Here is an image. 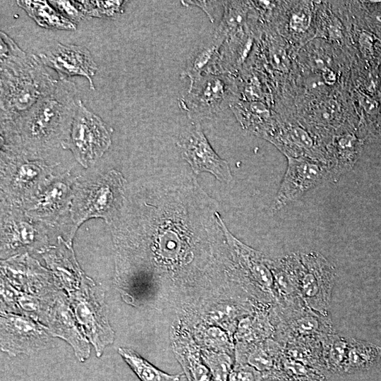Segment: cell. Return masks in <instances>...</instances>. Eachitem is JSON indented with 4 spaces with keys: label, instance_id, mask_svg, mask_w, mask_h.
Wrapping results in <instances>:
<instances>
[{
    "label": "cell",
    "instance_id": "2e32d148",
    "mask_svg": "<svg viewBox=\"0 0 381 381\" xmlns=\"http://www.w3.org/2000/svg\"><path fill=\"white\" fill-rule=\"evenodd\" d=\"M53 337L69 344L80 362L90 354V342L81 332L71 306L68 296L62 289L56 294L44 324Z\"/></svg>",
    "mask_w": 381,
    "mask_h": 381
},
{
    "label": "cell",
    "instance_id": "d590c367",
    "mask_svg": "<svg viewBox=\"0 0 381 381\" xmlns=\"http://www.w3.org/2000/svg\"><path fill=\"white\" fill-rule=\"evenodd\" d=\"M310 16L303 9L292 13L289 20V27L295 32H304L308 27Z\"/></svg>",
    "mask_w": 381,
    "mask_h": 381
},
{
    "label": "cell",
    "instance_id": "603a6c76",
    "mask_svg": "<svg viewBox=\"0 0 381 381\" xmlns=\"http://www.w3.org/2000/svg\"><path fill=\"white\" fill-rule=\"evenodd\" d=\"M16 2L18 6L42 28L61 30L77 29L76 24L66 18L47 1L18 0Z\"/></svg>",
    "mask_w": 381,
    "mask_h": 381
},
{
    "label": "cell",
    "instance_id": "5bb4252c",
    "mask_svg": "<svg viewBox=\"0 0 381 381\" xmlns=\"http://www.w3.org/2000/svg\"><path fill=\"white\" fill-rule=\"evenodd\" d=\"M1 167L8 172V192L30 199L49 179V168L42 161L28 159L26 155L7 149L1 151Z\"/></svg>",
    "mask_w": 381,
    "mask_h": 381
},
{
    "label": "cell",
    "instance_id": "7a4b0ae2",
    "mask_svg": "<svg viewBox=\"0 0 381 381\" xmlns=\"http://www.w3.org/2000/svg\"><path fill=\"white\" fill-rule=\"evenodd\" d=\"M1 123L16 119L47 95L56 80L34 54H27L0 32Z\"/></svg>",
    "mask_w": 381,
    "mask_h": 381
},
{
    "label": "cell",
    "instance_id": "4dcf8cb0",
    "mask_svg": "<svg viewBox=\"0 0 381 381\" xmlns=\"http://www.w3.org/2000/svg\"><path fill=\"white\" fill-rule=\"evenodd\" d=\"M87 17H114L123 12V1H79Z\"/></svg>",
    "mask_w": 381,
    "mask_h": 381
},
{
    "label": "cell",
    "instance_id": "3957f363",
    "mask_svg": "<svg viewBox=\"0 0 381 381\" xmlns=\"http://www.w3.org/2000/svg\"><path fill=\"white\" fill-rule=\"evenodd\" d=\"M68 296L81 332L100 357L115 337L109 322L104 290L85 274L79 288Z\"/></svg>",
    "mask_w": 381,
    "mask_h": 381
},
{
    "label": "cell",
    "instance_id": "5b68a950",
    "mask_svg": "<svg viewBox=\"0 0 381 381\" xmlns=\"http://www.w3.org/2000/svg\"><path fill=\"white\" fill-rule=\"evenodd\" d=\"M275 337L281 345L286 343H322L336 333L329 316L310 309L301 298L287 304H277L273 310Z\"/></svg>",
    "mask_w": 381,
    "mask_h": 381
},
{
    "label": "cell",
    "instance_id": "cb8c5ba5",
    "mask_svg": "<svg viewBox=\"0 0 381 381\" xmlns=\"http://www.w3.org/2000/svg\"><path fill=\"white\" fill-rule=\"evenodd\" d=\"M267 380L276 381H326L320 370L305 365L282 352Z\"/></svg>",
    "mask_w": 381,
    "mask_h": 381
},
{
    "label": "cell",
    "instance_id": "52a82bcc",
    "mask_svg": "<svg viewBox=\"0 0 381 381\" xmlns=\"http://www.w3.org/2000/svg\"><path fill=\"white\" fill-rule=\"evenodd\" d=\"M111 134L112 129L78 99L69 137L61 146L71 150L77 162L87 168L109 150Z\"/></svg>",
    "mask_w": 381,
    "mask_h": 381
},
{
    "label": "cell",
    "instance_id": "44dd1931",
    "mask_svg": "<svg viewBox=\"0 0 381 381\" xmlns=\"http://www.w3.org/2000/svg\"><path fill=\"white\" fill-rule=\"evenodd\" d=\"M363 145V140L351 132L340 133L332 138L324 147L331 181H337L353 169L361 154Z\"/></svg>",
    "mask_w": 381,
    "mask_h": 381
},
{
    "label": "cell",
    "instance_id": "8d00e7d4",
    "mask_svg": "<svg viewBox=\"0 0 381 381\" xmlns=\"http://www.w3.org/2000/svg\"><path fill=\"white\" fill-rule=\"evenodd\" d=\"M182 4L185 6L186 5H194L201 8L207 15L210 21L213 23L214 18L213 16V9L212 5L214 1H181Z\"/></svg>",
    "mask_w": 381,
    "mask_h": 381
},
{
    "label": "cell",
    "instance_id": "f1b7e54d",
    "mask_svg": "<svg viewBox=\"0 0 381 381\" xmlns=\"http://www.w3.org/2000/svg\"><path fill=\"white\" fill-rule=\"evenodd\" d=\"M176 355L188 381H212L208 368L197 351L177 350Z\"/></svg>",
    "mask_w": 381,
    "mask_h": 381
},
{
    "label": "cell",
    "instance_id": "4fadbf2b",
    "mask_svg": "<svg viewBox=\"0 0 381 381\" xmlns=\"http://www.w3.org/2000/svg\"><path fill=\"white\" fill-rule=\"evenodd\" d=\"M1 262V277L22 293L49 298L61 289L51 271L45 270L27 253Z\"/></svg>",
    "mask_w": 381,
    "mask_h": 381
},
{
    "label": "cell",
    "instance_id": "484cf974",
    "mask_svg": "<svg viewBox=\"0 0 381 381\" xmlns=\"http://www.w3.org/2000/svg\"><path fill=\"white\" fill-rule=\"evenodd\" d=\"M118 353L140 381H180L182 374H169L153 365L134 350L119 347Z\"/></svg>",
    "mask_w": 381,
    "mask_h": 381
},
{
    "label": "cell",
    "instance_id": "836d02e7",
    "mask_svg": "<svg viewBox=\"0 0 381 381\" xmlns=\"http://www.w3.org/2000/svg\"><path fill=\"white\" fill-rule=\"evenodd\" d=\"M364 5L365 23L381 40V1H367Z\"/></svg>",
    "mask_w": 381,
    "mask_h": 381
},
{
    "label": "cell",
    "instance_id": "d6a6232c",
    "mask_svg": "<svg viewBox=\"0 0 381 381\" xmlns=\"http://www.w3.org/2000/svg\"><path fill=\"white\" fill-rule=\"evenodd\" d=\"M55 9L66 18L77 24L87 18L79 1H49Z\"/></svg>",
    "mask_w": 381,
    "mask_h": 381
},
{
    "label": "cell",
    "instance_id": "e0dca14e",
    "mask_svg": "<svg viewBox=\"0 0 381 381\" xmlns=\"http://www.w3.org/2000/svg\"><path fill=\"white\" fill-rule=\"evenodd\" d=\"M7 218L1 226V258H11L28 250L42 253L48 248L45 246V238L29 219L16 214Z\"/></svg>",
    "mask_w": 381,
    "mask_h": 381
},
{
    "label": "cell",
    "instance_id": "d6986e66",
    "mask_svg": "<svg viewBox=\"0 0 381 381\" xmlns=\"http://www.w3.org/2000/svg\"><path fill=\"white\" fill-rule=\"evenodd\" d=\"M59 287L67 295L78 289L85 273L80 270L71 243L59 238L58 245L41 253Z\"/></svg>",
    "mask_w": 381,
    "mask_h": 381
},
{
    "label": "cell",
    "instance_id": "277c9868",
    "mask_svg": "<svg viewBox=\"0 0 381 381\" xmlns=\"http://www.w3.org/2000/svg\"><path fill=\"white\" fill-rule=\"evenodd\" d=\"M237 92L235 78L230 74L209 73L190 83L186 95L179 100V106L190 119L199 122L231 107Z\"/></svg>",
    "mask_w": 381,
    "mask_h": 381
},
{
    "label": "cell",
    "instance_id": "7c38bea8",
    "mask_svg": "<svg viewBox=\"0 0 381 381\" xmlns=\"http://www.w3.org/2000/svg\"><path fill=\"white\" fill-rule=\"evenodd\" d=\"M177 145L195 174L208 172L221 182L232 181L229 163L212 147L199 122H194L185 129L179 136Z\"/></svg>",
    "mask_w": 381,
    "mask_h": 381
},
{
    "label": "cell",
    "instance_id": "8992f818",
    "mask_svg": "<svg viewBox=\"0 0 381 381\" xmlns=\"http://www.w3.org/2000/svg\"><path fill=\"white\" fill-rule=\"evenodd\" d=\"M125 182L121 173L112 169L78 193L71 208L74 223L72 237L77 228L89 219L111 221L121 205Z\"/></svg>",
    "mask_w": 381,
    "mask_h": 381
},
{
    "label": "cell",
    "instance_id": "f546056e",
    "mask_svg": "<svg viewBox=\"0 0 381 381\" xmlns=\"http://www.w3.org/2000/svg\"><path fill=\"white\" fill-rule=\"evenodd\" d=\"M201 356L211 373L212 381H228L235 364L228 353L203 350Z\"/></svg>",
    "mask_w": 381,
    "mask_h": 381
},
{
    "label": "cell",
    "instance_id": "e575fe53",
    "mask_svg": "<svg viewBox=\"0 0 381 381\" xmlns=\"http://www.w3.org/2000/svg\"><path fill=\"white\" fill-rule=\"evenodd\" d=\"M261 373L248 364L235 363L228 381H262Z\"/></svg>",
    "mask_w": 381,
    "mask_h": 381
},
{
    "label": "cell",
    "instance_id": "6da1fadb",
    "mask_svg": "<svg viewBox=\"0 0 381 381\" xmlns=\"http://www.w3.org/2000/svg\"><path fill=\"white\" fill-rule=\"evenodd\" d=\"M75 83L59 80L54 88L16 119L1 123V148L38 157L68 138L78 100Z\"/></svg>",
    "mask_w": 381,
    "mask_h": 381
},
{
    "label": "cell",
    "instance_id": "83f0119b",
    "mask_svg": "<svg viewBox=\"0 0 381 381\" xmlns=\"http://www.w3.org/2000/svg\"><path fill=\"white\" fill-rule=\"evenodd\" d=\"M322 343L292 342L282 345L283 353L305 365L326 371Z\"/></svg>",
    "mask_w": 381,
    "mask_h": 381
},
{
    "label": "cell",
    "instance_id": "ffe728a7",
    "mask_svg": "<svg viewBox=\"0 0 381 381\" xmlns=\"http://www.w3.org/2000/svg\"><path fill=\"white\" fill-rule=\"evenodd\" d=\"M274 280L277 304L284 305L300 298L299 285L302 271L300 253H293L268 260Z\"/></svg>",
    "mask_w": 381,
    "mask_h": 381
},
{
    "label": "cell",
    "instance_id": "1f68e13d",
    "mask_svg": "<svg viewBox=\"0 0 381 381\" xmlns=\"http://www.w3.org/2000/svg\"><path fill=\"white\" fill-rule=\"evenodd\" d=\"M202 341L214 351L229 353L232 344L228 334L218 327H209L201 332Z\"/></svg>",
    "mask_w": 381,
    "mask_h": 381
},
{
    "label": "cell",
    "instance_id": "4316f807",
    "mask_svg": "<svg viewBox=\"0 0 381 381\" xmlns=\"http://www.w3.org/2000/svg\"><path fill=\"white\" fill-rule=\"evenodd\" d=\"M322 345L326 371L334 374H344L349 351V338L334 333L326 337Z\"/></svg>",
    "mask_w": 381,
    "mask_h": 381
},
{
    "label": "cell",
    "instance_id": "ac0fdd59",
    "mask_svg": "<svg viewBox=\"0 0 381 381\" xmlns=\"http://www.w3.org/2000/svg\"><path fill=\"white\" fill-rule=\"evenodd\" d=\"M72 189L66 179H49L27 202L28 214L38 219L56 217L71 205Z\"/></svg>",
    "mask_w": 381,
    "mask_h": 381
},
{
    "label": "cell",
    "instance_id": "30bf717a",
    "mask_svg": "<svg viewBox=\"0 0 381 381\" xmlns=\"http://www.w3.org/2000/svg\"><path fill=\"white\" fill-rule=\"evenodd\" d=\"M0 326L1 349L11 356L32 354L53 343L47 326L24 315L1 312Z\"/></svg>",
    "mask_w": 381,
    "mask_h": 381
},
{
    "label": "cell",
    "instance_id": "ba28073f",
    "mask_svg": "<svg viewBox=\"0 0 381 381\" xmlns=\"http://www.w3.org/2000/svg\"><path fill=\"white\" fill-rule=\"evenodd\" d=\"M216 219L223 231L241 280L253 296L262 301L277 304L274 280L268 260L262 253L236 238L227 229L220 215Z\"/></svg>",
    "mask_w": 381,
    "mask_h": 381
},
{
    "label": "cell",
    "instance_id": "d4e9b609",
    "mask_svg": "<svg viewBox=\"0 0 381 381\" xmlns=\"http://www.w3.org/2000/svg\"><path fill=\"white\" fill-rule=\"evenodd\" d=\"M381 357L378 346L354 338H349V351L344 373H352L371 368Z\"/></svg>",
    "mask_w": 381,
    "mask_h": 381
},
{
    "label": "cell",
    "instance_id": "9c48e42d",
    "mask_svg": "<svg viewBox=\"0 0 381 381\" xmlns=\"http://www.w3.org/2000/svg\"><path fill=\"white\" fill-rule=\"evenodd\" d=\"M300 255L302 262L300 296L310 309L323 316H328L337 277L336 269L318 252H301Z\"/></svg>",
    "mask_w": 381,
    "mask_h": 381
},
{
    "label": "cell",
    "instance_id": "7402d4cb",
    "mask_svg": "<svg viewBox=\"0 0 381 381\" xmlns=\"http://www.w3.org/2000/svg\"><path fill=\"white\" fill-rule=\"evenodd\" d=\"M226 37L217 32L201 44L190 55L186 65L181 73V78H188L190 82L204 74L211 73L210 70L218 64L221 47Z\"/></svg>",
    "mask_w": 381,
    "mask_h": 381
},
{
    "label": "cell",
    "instance_id": "9a60e30c",
    "mask_svg": "<svg viewBox=\"0 0 381 381\" xmlns=\"http://www.w3.org/2000/svg\"><path fill=\"white\" fill-rule=\"evenodd\" d=\"M44 66L54 70L59 80L80 75L89 81L90 88L95 90L92 78L98 67L90 52L84 46L64 44L56 42L39 54Z\"/></svg>",
    "mask_w": 381,
    "mask_h": 381
},
{
    "label": "cell",
    "instance_id": "8fae6325",
    "mask_svg": "<svg viewBox=\"0 0 381 381\" xmlns=\"http://www.w3.org/2000/svg\"><path fill=\"white\" fill-rule=\"evenodd\" d=\"M286 158V170L272 206L274 211L284 208L323 182L331 181L325 163L306 157Z\"/></svg>",
    "mask_w": 381,
    "mask_h": 381
}]
</instances>
